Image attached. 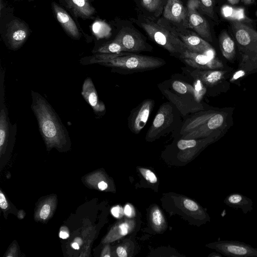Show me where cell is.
Wrapping results in <instances>:
<instances>
[{
  "instance_id": "cell-1",
  "label": "cell",
  "mask_w": 257,
  "mask_h": 257,
  "mask_svg": "<svg viewBox=\"0 0 257 257\" xmlns=\"http://www.w3.org/2000/svg\"><path fill=\"white\" fill-rule=\"evenodd\" d=\"M31 107L39 130L49 147L64 146L69 141L68 132L49 102L40 94L31 91Z\"/></svg>"
},
{
  "instance_id": "cell-2",
  "label": "cell",
  "mask_w": 257,
  "mask_h": 257,
  "mask_svg": "<svg viewBox=\"0 0 257 257\" xmlns=\"http://www.w3.org/2000/svg\"><path fill=\"white\" fill-rule=\"evenodd\" d=\"M90 62L112 68L117 72L123 74L150 71L166 64V61L160 58L125 52L97 54L92 57Z\"/></svg>"
},
{
  "instance_id": "cell-3",
  "label": "cell",
  "mask_w": 257,
  "mask_h": 257,
  "mask_svg": "<svg viewBox=\"0 0 257 257\" xmlns=\"http://www.w3.org/2000/svg\"><path fill=\"white\" fill-rule=\"evenodd\" d=\"M141 25L152 40L171 54L179 56L188 50L176 32L159 22L147 19Z\"/></svg>"
},
{
  "instance_id": "cell-4",
  "label": "cell",
  "mask_w": 257,
  "mask_h": 257,
  "mask_svg": "<svg viewBox=\"0 0 257 257\" xmlns=\"http://www.w3.org/2000/svg\"><path fill=\"white\" fill-rule=\"evenodd\" d=\"M175 107L171 102H165L159 108L146 136L148 141H153L171 131L175 124Z\"/></svg>"
},
{
  "instance_id": "cell-5",
  "label": "cell",
  "mask_w": 257,
  "mask_h": 257,
  "mask_svg": "<svg viewBox=\"0 0 257 257\" xmlns=\"http://www.w3.org/2000/svg\"><path fill=\"white\" fill-rule=\"evenodd\" d=\"M208 246L226 256L257 257L256 248L239 241L219 240L210 243Z\"/></svg>"
},
{
  "instance_id": "cell-6",
  "label": "cell",
  "mask_w": 257,
  "mask_h": 257,
  "mask_svg": "<svg viewBox=\"0 0 257 257\" xmlns=\"http://www.w3.org/2000/svg\"><path fill=\"white\" fill-rule=\"evenodd\" d=\"M154 100L148 98L133 109L128 117V127L136 135L145 126L155 105Z\"/></svg>"
},
{
  "instance_id": "cell-7",
  "label": "cell",
  "mask_w": 257,
  "mask_h": 257,
  "mask_svg": "<svg viewBox=\"0 0 257 257\" xmlns=\"http://www.w3.org/2000/svg\"><path fill=\"white\" fill-rule=\"evenodd\" d=\"M159 88L163 95L184 116L202 109V106L200 105L193 95L174 93L172 90L168 88H164L162 86H159Z\"/></svg>"
},
{
  "instance_id": "cell-8",
  "label": "cell",
  "mask_w": 257,
  "mask_h": 257,
  "mask_svg": "<svg viewBox=\"0 0 257 257\" xmlns=\"http://www.w3.org/2000/svg\"><path fill=\"white\" fill-rule=\"evenodd\" d=\"M114 39L121 45L125 52L151 51L150 46L140 35L130 28L122 29Z\"/></svg>"
},
{
  "instance_id": "cell-9",
  "label": "cell",
  "mask_w": 257,
  "mask_h": 257,
  "mask_svg": "<svg viewBox=\"0 0 257 257\" xmlns=\"http://www.w3.org/2000/svg\"><path fill=\"white\" fill-rule=\"evenodd\" d=\"M30 35V31L24 22L14 20L8 25L6 39L8 47L16 51L19 49L26 41Z\"/></svg>"
},
{
  "instance_id": "cell-10",
  "label": "cell",
  "mask_w": 257,
  "mask_h": 257,
  "mask_svg": "<svg viewBox=\"0 0 257 257\" xmlns=\"http://www.w3.org/2000/svg\"><path fill=\"white\" fill-rule=\"evenodd\" d=\"M234 37L242 47L257 52V32L239 21L231 22Z\"/></svg>"
},
{
  "instance_id": "cell-11",
  "label": "cell",
  "mask_w": 257,
  "mask_h": 257,
  "mask_svg": "<svg viewBox=\"0 0 257 257\" xmlns=\"http://www.w3.org/2000/svg\"><path fill=\"white\" fill-rule=\"evenodd\" d=\"M179 58L188 66L199 70H208L218 68L221 63L215 58H211L204 54L186 50Z\"/></svg>"
},
{
  "instance_id": "cell-12",
  "label": "cell",
  "mask_w": 257,
  "mask_h": 257,
  "mask_svg": "<svg viewBox=\"0 0 257 257\" xmlns=\"http://www.w3.org/2000/svg\"><path fill=\"white\" fill-rule=\"evenodd\" d=\"M51 6L56 19L65 33L73 39H80L81 37V33L71 17L55 2H52Z\"/></svg>"
},
{
  "instance_id": "cell-13",
  "label": "cell",
  "mask_w": 257,
  "mask_h": 257,
  "mask_svg": "<svg viewBox=\"0 0 257 257\" xmlns=\"http://www.w3.org/2000/svg\"><path fill=\"white\" fill-rule=\"evenodd\" d=\"M163 15L166 19L187 27L188 10L180 0H167Z\"/></svg>"
},
{
  "instance_id": "cell-14",
  "label": "cell",
  "mask_w": 257,
  "mask_h": 257,
  "mask_svg": "<svg viewBox=\"0 0 257 257\" xmlns=\"http://www.w3.org/2000/svg\"><path fill=\"white\" fill-rule=\"evenodd\" d=\"M76 19H91L96 13L94 8L86 0H59Z\"/></svg>"
},
{
  "instance_id": "cell-15",
  "label": "cell",
  "mask_w": 257,
  "mask_h": 257,
  "mask_svg": "<svg viewBox=\"0 0 257 257\" xmlns=\"http://www.w3.org/2000/svg\"><path fill=\"white\" fill-rule=\"evenodd\" d=\"M81 94L96 114L102 113L105 111V106L102 101L99 100L96 89L90 77H87L84 81Z\"/></svg>"
},
{
  "instance_id": "cell-16",
  "label": "cell",
  "mask_w": 257,
  "mask_h": 257,
  "mask_svg": "<svg viewBox=\"0 0 257 257\" xmlns=\"http://www.w3.org/2000/svg\"><path fill=\"white\" fill-rule=\"evenodd\" d=\"M187 27L194 30L201 37L212 41L209 24L196 10H188Z\"/></svg>"
},
{
  "instance_id": "cell-17",
  "label": "cell",
  "mask_w": 257,
  "mask_h": 257,
  "mask_svg": "<svg viewBox=\"0 0 257 257\" xmlns=\"http://www.w3.org/2000/svg\"><path fill=\"white\" fill-rule=\"evenodd\" d=\"M178 35L187 49L191 52L205 54L213 50L212 46L199 35L194 33Z\"/></svg>"
},
{
  "instance_id": "cell-18",
  "label": "cell",
  "mask_w": 257,
  "mask_h": 257,
  "mask_svg": "<svg viewBox=\"0 0 257 257\" xmlns=\"http://www.w3.org/2000/svg\"><path fill=\"white\" fill-rule=\"evenodd\" d=\"M223 203L231 208L241 210L243 214H247L253 209V201L250 198L238 193L229 194L224 199Z\"/></svg>"
},
{
  "instance_id": "cell-19",
  "label": "cell",
  "mask_w": 257,
  "mask_h": 257,
  "mask_svg": "<svg viewBox=\"0 0 257 257\" xmlns=\"http://www.w3.org/2000/svg\"><path fill=\"white\" fill-rule=\"evenodd\" d=\"M193 78H196L201 80L203 84L212 85L221 79L222 73L219 71L196 69L190 73Z\"/></svg>"
},
{
  "instance_id": "cell-20",
  "label": "cell",
  "mask_w": 257,
  "mask_h": 257,
  "mask_svg": "<svg viewBox=\"0 0 257 257\" xmlns=\"http://www.w3.org/2000/svg\"><path fill=\"white\" fill-rule=\"evenodd\" d=\"M219 43L223 56L228 59L232 58L235 54L234 43L226 31L220 34Z\"/></svg>"
},
{
  "instance_id": "cell-21",
  "label": "cell",
  "mask_w": 257,
  "mask_h": 257,
  "mask_svg": "<svg viewBox=\"0 0 257 257\" xmlns=\"http://www.w3.org/2000/svg\"><path fill=\"white\" fill-rule=\"evenodd\" d=\"M124 52L123 47L115 39L102 45L96 50V52L98 54H116Z\"/></svg>"
},
{
  "instance_id": "cell-22",
  "label": "cell",
  "mask_w": 257,
  "mask_h": 257,
  "mask_svg": "<svg viewBox=\"0 0 257 257\" xmlns=\"http://www.w3.org/2000/svg\"><path fill=\"white\" fill-rule=\"evenodd\" d=\"M171 88L172 90L176 93L194 95V87L187 82L178 80H174L172 82Z\"/></svg>"
},
{
  "instance_id": "cell-23",
  "label": "cell",
  "mask_w": 257,
  "mask_h": 257,
  "mask_svg": "<svg viewBox=\"0 0 257 257\" xmlns=\"http://www.w3.org/2000/svg\"><path fill=\"white\" fill-rule=\"evenodd\" d=\"M200 10L211 18H214V7L215 0H199Z\"/></svg>"
},
{
  "instance_id": "cell-24",
  "label": "cell",
  "mask_w": 257,
  "mask_h": 257,
  "mask_svg": "<svg viewBox=\"0 0 257 257\" xmlns=\"http://www.w3.org/2000/svg\"><path fill=\"white\" fill-rule=\"evenodd\" d=\"M223 117L220 113L213 114L208 119L207 122L208 127L210 132L214 131L222 124Z\"/></svg>"
},
{
  "instance_id": "cell-25",
  "label": "cell",
  "mask_w": 257,
  "mask_h": 257,
  "mask_svg": "<svg viewBox=\"0 0 257 257\" xmlns=\"http://www.w3.org/2000/svg\"><path fill=\"white\" fill-rule=\"evenodd\" d=\"M193 78L194 79L193 85L194 89V96L195 100L199 102L205 92V88L200 79L196 78Z\"/></svg>"
},
{
  "instance_id": "cell-26",
  "label": "cell",
  "mask_w": 257,
  "mask_h": 257,
  "mask_svg": "<svg viewBox=\"0 0 257 257\" xmlns=\"http://www.w3.org/2000/svg\"><path fill=\"white\" fill-rule=\"evenodd\" d=\"M162 0H141L143 6L150 12H156L159 9Z\"/></svg>"
},
{
  "instance_id": "cell-27",
  "label": "cell",
  "mask_w": 257,
  "mask_h": 257,
  "mask_svg": "<svg viewBox=\"0 0 257 257\" xmlns=\"http://www.w3.org/2000/svg\"><path fill=\"white\" fill-rule=\"evenodd\" d=\"M139 171L144 178L149 182L155 184L158 181V179L156 175L150 170L148 169L140 168Z\"/></svg>"
},
{
  "instance_id": "cell-28",
  "label": "cell",
  "mask_w": 257,
  "mask_h": 257,
  "mask_svg": "<svg viewBox=\"0 0 257 257\" xmlns=\"http://www.w3.org/2000/svg\"><path fill=\"white\" fill-rule=\"evenodd\" d=\"M152 221L153 223L157 227L161 226L164 222L162 212L157 208L154 209L152 212Z\"/></svg>"
},
{
  "instance_id": "cell-29",
  "label": "cell",
  "mask_w": 257,
  "mask_h": 257,
  "mask_svg": "<svg viewBox=\"0 0 257 257\" xmlns=\"http://www.w3.org/2000/svg\"><path fill=\"white\" fill-rule=\"evenodd\" d=\"M183 204L187 209L191 211H197L200 209L197 203L191 199H185L183 201Z\"/></svg>"
},
{
  "instance_id": "cell-30",
  "label": "cell",
  "mask_w": 257,
  "mask_h": 257,
  "mask_svg": "<svg viewBox=\"0 0 257 257\" xmlns=\"http://www.w3.org/2000/svg\"><path fill=\"white\" fill-rule=\"evenodd\" d=\"M50 206L48 204H44L42 207L41 208V209L40 210V217L42 219H46L49 216L50 213Z\"/></svg>"
},
{
  "instance_id": "cell-31",
  "label": "cell",
  "mask_w": 257,
  "mask_h": 257,
  "mask_svg": "<svg viewBox=\"0 0 257 257\" xmlns=\"http://www.w3.org/2000/svg\"><path fill=\"white\" fill-rule=\"evenodd\" d=\"M200 4L199 0H189L187 3L188 10H196L200 9Z\"/></svg>"
},
{
  "instance_id": "cell-32",
  "label": "cell",
  "mask_w": 257,
  "mask_h": 257,
  "mask_svg": "<svg viewBox=\"0 0 257 257\" xmlns=\"http://www.w3.org/2000/svg\"><path fill=\"white\" fill-rule=\"evenodd\" d=\"M111 212L115 217L118 218L122 214L123 210L119 206H116L111 209Z\"/></svg>"
},
{
  "instance_id": "cell-33",
  "label": "cell",
  "mask_w": 257,
  "mask_h": 257,
  "mask_svg": "<svg viewBox=\"0 0 257 257\" xmlns=\"http://www.w3.org/2000/svg\"><path fill=\"white\" fill-rule=\"evenodd\" d=\"M0 207L2 209H6L8 207V203L4 194L0 192Z\"/></svg>"
},
{
  "instance_id": "cell-34",
  "label": "cell",
  "mask_w": 257,
  "mask_h": 257,
  "mask_svg": "<svg viewBox=\"0 0 257 257\" xmlns=\"http://www.w3.org/2000/svg\"><path fill=\"white\" fill-rule=\"evenodd\" d=\"M123 213L127 217H131L134 214V209L130 204H126L123 208Z\"/></svg>"
},
{
  "instance_id": "cell-35",
  "label": "cell",
  "mask_w": 257,
  "mask_h": 257,
  "mask_svg": "<svg viewBox=\"0 0 257 257\" xmlns=\"http://www.w3.org/2000/svg\"><path fill=\"white\" fill-rule=\"evenodd\" d=\"M116 253L119 257H126L127 256L126 249L122 246H118L116 249Z\"/></svg>"
},
{
  "instance_id": "cell-36",
  "label": "cell",
  "mask_w": 257,
  "mask_h": 257,
  "mask_svg": "<svg viewBox=\"0 0 257 257\" xmlns=\"http://www.w3.org/2000/svg\"><path fill=\"white\" fill-rule=\"evenodd\" d=\"M98 187L100 190H104L107 188V184L104 181H101L98 184Z\"/></svg>"
},
{
  "instance_id": "cell-37",
  "label": "cell",
  "mask_w": 257,
  "mask_h": 257,
  "mask_svg": "<svg viewBox=\"0 0 257 257\" xmlns=\"http://www.w3.org/2000/svg\"><path fill=\"white\" fill-rule=\"evenodd\" d=\"M59 236L62 239H66L69 237V234L67 232L61 231L60 232Z\"/></svg>"
},
{
  "instance_id": "cell-38",
  "label": "cell",
  "mask_w": 257,
  "mask_h": 257,
  "mask_svg": "<svg viewBox=\"0 0 257 257\" xmlns=\"http://www.w3.org/2000/svg\"><path fill=\"white\" fill-rule=\"evenodd\" d=\"M242 2L244 5H250L254 3V0H242Z\"/></svg>"
},
{
  "instance_id": "cell-39",
  "label": "cell",
  "mask_w": 257,
  "mask_h": 257,
  "mask_svg": "<svg viewBox=\"0 0 257 257\" xmlns=\"http://www.w3.org/2000/svg\"><path fill=\"white\" fill-rule=\"evenodd\" d=\"M223 255L219 252H213L209 256L211 257H221Z\"/></svg>"
},
{
  "instance_id": "cell-40",
  "label": "cell",
  "mask_w": 257,
  "mask_h": 257,
  "mask_svg": "<svg viewBox=\"0 0 257 257\" xmlns=\"http://www.w3.org/2000/svg\"><path fill=\"white\" fill-rule=\"evenodd\" d=\"M71 246L75 249H79V244L76 242H73L71 244Z\"/></svg>"
},
{
  "instance_id": "cell-41",
  "label": "cell",
  "mask_w": 257,
  "mask_h": 257,
  "mask_svg": "<svg viewBox=\"0 0 257 257\" xmlns=\"http://www.w3.org/2000/svg\"><path fill=\"white\" fill-rule=\"evenodd\" d=\"M227 1L229 4L234 5L237 4L240 0H227Z\"/></svg>"
},
{
  "instance_id": "cell-42",
  "label": "cell",
  "mask_w": 257,
  "mask_h": 257,
  "mask_svg": "<svg viewBox=\"0 0 257 257\" xmlns=\"http://www.w3.org/2000/svg\"><path fill=\"white\" fill-rule=\"evenodd\" d=\"M75 242H77L78 244H80V243L81 244V243H82L81 239L79 238H75Z\"/></svg>"
}]
</instances>
